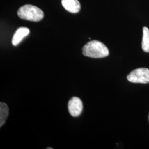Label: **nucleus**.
<instances>
[{"mask_svg": "<svg viewBox=\"0 0 149 149\" xmlns=\"http://www.w3.org/2000/svg\"><path fill=\"white\" fill-rule=\"evenodd\" d=\"M84 55L92 58H103L109 55V50L100 41L92 40L87 43L82 48Z\"/></svg>", "mask_w": 149, "mask_h": 149, "instance_id": "obj_1", "label": "nucleus"}, {"mask_svg": "<svg viewBox=\"0 0 149 149\" xmlns=\"http://www.w3.org/2000/svg\"><path fill=\"white\" fill-rule=\"evenodd\" d=\"M47 149H53V148H47Z\"/></svg>", "mask_w": 149, "mask_h": 149, "instance_id": "obj_9", "label": "nucleus"}, {"mask_svg": "<svg viewBox=\"0 0 149 149\" xmlns=\"http://www.w3.org/2000/svg\"><path fill=\"white\" fill-rule=\"evenodd\" d=\"M61 4L66 11L72 13H78L81 9V5L78 0H61Z\"/></svg>", "mask_w": 149, "mask_h": 149, "instance_id": "obj_5", "label": "nucleus"}, {"mask_svg": "<svg viewBox=\"0 0 149 149\" xmlns=\"http://www.w3.org/2000/svg\"><path fill=\"white\" fill-rule=\"evenodd\" d=\"M141 45L143 51L146 53H149V29L147 27H143V36Z\"/></svg>", "mask_w": 149, "mask_h": 149, "instance_id": "obj_8", "label": "nucleus"}, {"mask_svg": "<svg viewBox=\"0 0 149 149\" xmlns=\"http://www.w3.org/2000/svg\"></svg>", "mask_w": 149, "mask_h": 149, "instance_id": "obj_10", "label": "nucleus"}, {"mask_svg": "<svg viewBox=\"0 0 149 149\" xmlns=\"http://www.w3.org/2000/svg\"><path fill=\"white\" fill-rule=\"evenodd\" d=\"M83 109L82 102L80 98L74 97L70 99L68 103V110L72 117L79 116Z\"/></svg>", "mask_w": 149, "mask_h": 149, "instance_id": "obj_4", "label": "nucleus"}, {"mask_svg": "<svg viewBox=\"0 0 149 149\" xmlns=\"http://www.w3.org/2000/svg\"><path fill=\"white\" fill-rule=\"evenodd\" d=\"M17 14L21 19L29 21H40L44 17L43 11L37 6L31 5L22 6L19 8Z\"/></svg>", "mask_w": 149, "mask_h": 149, "instance_id": "obj_2", "label": "nucleus"}, {"mask_svg": "<svg viewBox=\"0 0 149 149\" xmlns=\"http://www.w3.org/2000/svg\"><path fill=\"white\" fill-rule=\"evenodd\" d=\"M30 31L27 27H21L16 31L13 35L12 43L14 46H17L21 42L24 38L27 37L29 34Z\"/></svg>", "mask_w": 149, "mask_h": 149, "instance_id": "obj_6", "label": "nucleus"}, {"mask_svg": "<svg viewBox=\"0 0 149 149\" xmlns=\"http://www.w3.org/2000/svg\"><path fill=\"white\" fill-rule=\"evenodd\" d=\"M127 79L129 82L133 83H149V69L143 68L134 70L128 74Z\"/></svg>", "mask_w": 149, "mask_h": 149, "instance_id": "obj_3", "label": "nucleus"}, {"mask_svg": "<svg viewBox=\"0 0 149 149\" xmlns=\"http://www.w3.org/2000/svg\"><path fill=\"white\" fill-rule=\"evenodd\" d=\"M9 114L8 106L3 102L0 103V127H1L5 123Z\"/></svg>", "mask_w": 149, "mask_h": 149, "instance_id": "obj_7", "label": "nucleus"}]
</instances>
